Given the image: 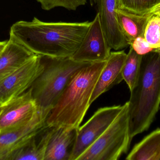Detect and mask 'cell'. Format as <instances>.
Here are the masks:
<instances>
[{"instance_id":"6da1fadb","label":"cell","mask_w":160,"mask_h":160,"mask_svg":"<svg viewBox=\"0 0 160 160\" xmlns=\"http://www.w3.org/2000/svg\"><path fill=\"white\" fill-rule=\"evenodd\" d=\"M91 22H46L37 18L20 21L10 27L9 37L35 54L70 57L78 49Z\"/></svg>"},{"instance_id":"7a4b0ae2","label":"cell","mask_w":160,"mask_h":160,"mask_svg":"<svg viewBox=\"0 0 160 160\" xmlns=\"http://www.w3.org/2000/svg\"><path fill=\"white\" fill-rule=\"evenodd\" d=\"M106 61L89 63L75 73L50 111L46 120L48 126L79 127Z\"/></svg>"},{"instance_id":"3957f363","label":"cell","mask_w":160,"mask_h":160,"mask_svg":"<svg viewBox=\"0 0 160 160\" xmlns=\"http://www.w3.org/2000/svg\"><path fill=\"white\" fill-rule=\"evenodd\" d=\"M128 101L131 139L147 131L160 106V54L142 55L139 80Z\"/></svg>"},{"instance_id":"277c9868","label":"cell","mask_w":160,"mask_h":160,"mask_svg":"<svg viewBox=\"0 0 160 160\" xmlns=\"http://www.w3.org/2000/svg\"><path fill=\"white\" fill-rule=\"evenodd\" d=\"M40 58L43 71L31 88L38 109L49 114L73 75L89 63L76 62L70 57L40 55Z\"/></svg>"},{"instance_id":"5b68a950","label":"cell","mask_w":160,"mask_h":160,"mask_svg":"<svg viewBox=\"0 0 160 160\" xmlns=\"http://www.w3.org/2000/svg\"><path fill=\"white\" fill-rule=\"evenodd\" d=\"M106 131L78 160H117L128 152L130 136L128 101Z\"/></svg>"},{"instance_id":"8992f818","label":"cell","mask_w":160,"mask_h":160,"mask_svg":"<svg viewBox=\"0 0 160 160\" xmlns=\"http://www.w3.org/2000/svg\"><path fill=\"white\" fill-rule=\"evenodd\" d=\"M43 70L40 55L36 54L17 70L0 79V105H5L30 89Z\"/></svg>"},{"instance_id":"52a82bcc","label":"cell","mask_w":160,"mask_h":160,"mask_svg":"<svg viewBox=\"0 0 160 160\" xmlns=\"http://www.w3.org/2000/svg\"><path fill=\"white\" fill-rule=\"evenodd\" d=\"M124 105L100 108L91 118L78 129V137L70 160H78L112 125Z\"/></svg>"},{"instance_id":"ba28073f","label":"cell","mask_w":160,"mask_h":160,"mask_svg":"<svg viewBox=\"0 0 160 160\" xmlns=\"http://www.w3.org/2000/svg\"><path fill=\"white\" fill-rule=\"evenodd\" d=\"M112 48L106 39L101 24L98 13L91 22L90 27L76 52L70 57L80 63H95L106 61Z\"/></svg>"},{"instance_id":"9c48e42d","label":"cell","mask_w":160,"mask_h":160,"mask_svg":"<svg viewBox=\"0 0 160 160\" xmlns=\"http://www.w3.org/2000/svg\"><path fill=\"white\" fill-rule=\"evenodd\" d=\"M38 110L30 88L2 106L0 112V132L29 123L36 116Z\"/></svg>"},{"instance_id":"30bf717a","label":"cell","mask_w":160,"mask_h":160,"mask_svg":"<svg viewBox=\"0 0 160 160\" xmlns=\"http://www.w3.org/2000/svg\"><path fill=\"white\" fill-rule=\"evenodd\" d=\"M48 116L39 110L29 123L0 132V160H8L13 152L46 126Z\"/></svg>"},{"instance_id":"8fae6325","label":"cell","mask_w":160,"mask_h":160,"mask_svg":"<svg viewBox=\"0 0 160 160\" xmlns=\"http://www.w3.org/2000/svg\"><path fill=\"white\" fill-rule=\"evenodd\" d=\"M97 5L102 27L112 49L119 50L129 46L118 22L117 0H98Z\"/></svg>"},{"instance_id":"7c38bea8","label":"cell","mask_w":160,"mask_h":160,"mask_svg":"<svg viewBox=\"0 0 160 160\" xmlns=\"http://www.w3.org/2000/svg\"><path fill=\"white\" fill-rule=\"evenodd\" d=\"M127 56L124 50L111 52L95 85L90 104L102 94L123 80L122 69Z\"/></svg>"},{"instance_id":"4fadbf2b","label":"cell","mask_w":160,"mask_h":160,"mask_svg":"<svg viewBox=\"0 0 160 160\" xmlns=\"http://www.w3.org/2000/svg\"><path fill=\"white\" fill-rule=\"evenodd\" d=\"M78 129L54 127L44 160H70L77 142Z\"/></svg>"},{"instance_id":"5bb4252c","label":"cell","mask_w":160,"mask_h":160,"mask_svg":"<svg viewBox=\"0 0 160 160\" xmlns=\"http://www.w3.org/2000/svg\"><path fill=\"white\" fill-rule=\"evenodd\" d=\"M35 55L24 46L9 37L0 53V79L17 70Z\"/></svg>"},{"instance_id":"9a60e30c","label":"cell","mask_w":160,"mask_h":160,"mask_svg":"<svg viewBox=\"0 0 160 160\" xmlns=\"http://www.w3.org/2000/svg\"><path fill=\"white\" fill-rule=\"evenodd\" d=\"M54 128L47 125L44 126L13 152L8 160H44L48 143Z\"/></svg>"},{"instance_id":"2e32d148","label":"cell","mask_w":160,"mask_h":160,"mask_svg":"<svg viewBox=\"0 0 160 160\" xmlns=\"http://www.w3.org/2000/svg\"><path fill=\"white\" fill-rule=\"evenodd\" d=\"M151 9L143 14H136L118 8L117 20L120 30L130 46L139 36H143Z\"/></svg>"},{"instance_id":"e0dca14e","label":"cell","mask_w":160,"mask_h":160,"mask_svg":"<svg viewBox=\"0 0 160 160\" xmlns=\"http://www.w3.org/2000/svg\"><path fill=\"white\" fill-rule=\"evenodd\" d=\"M128 160H160V128L152 132L133 147Z\"/></svg>"},{"instance_id":"ac0fdd59","label":"cell","mask_w":160,"mask_h":160,"mask_svg":"<svg viewBox=\"0 0 160 160\" xmlns=\"http://www.w3.org/2000/svg\"><path fill=\"white\" fill-rule=\"evenodd\" d=\"M142 55L136 53L130 47L122 69V77L131 92L136 86L141 73Z\"/></svg>"},{"instance_id":"d6986e66","label":"cell","mask_w":160,"mask_h":160,"mask_svg":"<svg viewBox=\"0 0 160 160\" xmlns=\"http://www.w3.org/2000/svg\"><path fill=\"white\" fill-rule=\"evenodd\" d=\"M144 37L149 46L156 50V52L160 54L159 16L151 13L146 25Z\"/></svg>"},{"instance_id":"ffe728a7","label":"cell","mask_w":160,"mask_h":160,"mask_svg":"<svg viewBox=\"0 0 160 160\" xmlns=\"http://www.w3.org/2000/svg\"><path fill=\"white\" fill-rule=\"evenodd\" d=\"M160 3V0H117L118 8L136 14H143Z\"/></svg>"},{"instance_id":"44dd1931","label":"cell","mask_w":160,"mask_h":160,"mask_svg":"<svg viewBox=\"0 0 160 160\" xmlns=\"http://www.w3.org/2000/svg\"><path fill=\"white\" fill-rule=\"evenodd\" d=\"M44 10H51L56 7H62L68 10H76L79 7L85 5L87 0H36Z\"/></svg>"},{"instance_id":"7402d4cb","label":"cell","mask_w":160,"mask_h":160,"mask_svg":"<svg viewBox=\"0 0 160 160\" xmlns=\"http://www.w3.org/2000/svg\"><path fill=\"white\" fill-rule=\"evenodd\" d=\"M134 51L141 55H144L151 52H156V50L149 46L143 36H139L130 44Z\"/></svg>"},{"instance_id":"603a6c76","label":"cell","mask_w":160,"mask_h":160,"mask_svg":"<svg viewBox=\"0 0 160 160\" xmlns=\"http://www.w3.org/2000/svg\"><path fill=\"white\" fill-rule=\"evenodd\" d=\"M152 14L158 15L160 17V3L151 9Z\"/></svg>"},{"instance_id":"cb8c5ba5","label":"cell","mask_w":160,"mask_h":160,"mask_svg":"<svg viewBox=\"0 0 160 160\" xmlns=\"http://www.w3.org/2000/svg\"><path fill=\"white\" fill-rule=\"evenodd\" d=\"M7 42V40H6V41H2V43H1V44H0V53L2 52L3 49L4 48Z\"/></svg>"},{"instance_id":"d4e9b609","label":"cell","mask_w":160,"mask_h":160,"mask_svg":"<svg viewBox=\"0 0 160 160\" xmlns=\"http://www.w3.org/2000/svg\"><path fill=\"white\" fill-rule=\"evenodd\" d=\"M98 2V0H89V2H90V5H91V6L97 5Z\"/></svg>"},{"instance_id":"484cf974","label":"cell","mask_w":160,"mask_h":160,"mask_svg":"<svg viewBox=\"0 0 160 160\" xmlns=\"http://www.w3.org/2000/svg\"><path fill=\"white\" fill-rule=\"evenodd\" d=\"M1 109H2V106L0 105V112H1Z\"/></svg>"},{"instance_id":"4316f807","label":"cell","mask_w":160,"mask_h":160,"mask_svg":"<svg viewBox=\"0 0 160 160\" xmlns=\"http://www.w3.org/2000/svg\"><path fill=\"white\" fill-rule=\"evenodd\" d=\"M2 43V41H0V44Z\"/></svg>"}]
</instances>
